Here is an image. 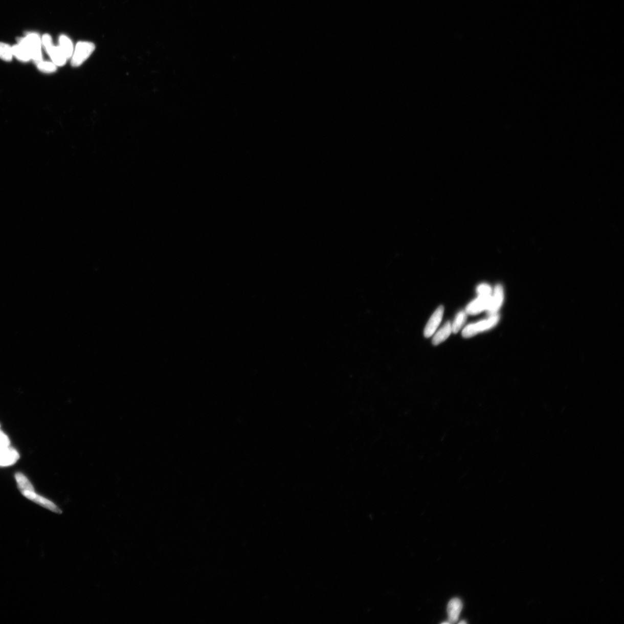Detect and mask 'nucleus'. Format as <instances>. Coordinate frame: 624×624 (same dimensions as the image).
<instances>
[{
    "label": "nucleus",
    "mask_w": 624,
    "mask_h": 624,
    "mask_svg": "<svg viewBox=\"0 0 624 624\" xmlns=\"http://www.w3.org/2000/svg\"><path fill=\"white\" fill-rule=\"evenodd\" d=\"M19 43L23 44L29 51L31 57L35 63L38 64L42 61V53L41 51L42 41L41 38L36 33H30L26 37L19 38Z\"/></svg>",
    "instance_id": "obj_1"
},
{
    "label": "nucleus",
    "mask_w": 624,
    "mask_h": 624,
    "mask_svg": "<svg viewBox=\"0 0 624 624\" xmlns=\"http://www.w3.org/2000/svg\"><path fill=\"white\" fill-rule=\"evenodd\" d=\"M59 47L66 59L72 57L74 51V46L72 41L68 37L64 35H61L59 38Z\"/></svg>",
    "instance_id": "obj_12"
},
{
    "label": "nucleus",
    "mask_w": 624,
    "mask_h": 624,
    "mask_svg": "<svg viewBox=\"0 0 624 624\" xmlns=\"http://www.w3.org/2000/svg\"><path fill=\"white\" fill-rule=\"evenodd\" d=\"M492 295L489 296H479L476 300L472 301L466 307L465 312L468 315H478L488 308L491 301Z\"/></svg>",
    "instance_id": "obj_5"
},
{
    "label": "nucleus",
    "mask_w": 624,
    "mask_h": 624,
    "mask_svg": "<svg viewBox=\"0 0 624 624\" xmlns=\"http://www.w3.org/2000/svg\"><path fill=\"white\" fill-rule=\"evenodd\" d=\"M452 332V324L450 322H448L435 333L432 339V343L435 346L439 345L440 343L447 340Z\"/></svg>",
    "instance_id": "obj_11"
},
{
    "label": "nucleus",
    "mask_w": 624,
    "mask_h": 624,
    "mask_svg": "<svg viewBox=\"0 0 624 624\" xmlns=\"http://www.w3.org/2000/svg\"><path fill=\"white\" fill-rule=\"evenodd\" d=\"M15 479L21 492L26 491L35 492L33 484L30 483L29 479L23 474L16 473Z\"/></svg>",
    "instance_id": "obj_14"
},
{
    "label": "nucleus",
    "mask_w": 624,
    "mask_h": 624,
    "mask_svg": "<svg viewBox=\"0 0 624 624\" xmlns=\"http://www.w3.org/2000/svg\"><path fill=\"white\" fill-rule=\"evenodd\" d=\"M38 69L44 73L51 74L55 73L57 70V65L53 62L42 61L37 64Z\"/></svg>",
    "instance_id": "obj_17"
},
{
    "label": "nucleus",
    "mask_w": 624,
    "mask_h": 624,
    "mask_svg": "<svg viewBox=\"0 0 624 624\" xmlns=\"http://www.w3.org/2000/svg\"><path fill=\"white\" fill-rule=\"evenodd\" d=\"M477 293L479 296H489L492 295L493 291L488 284L483 283L477 287Z\"/></svg>",
    "instance_id": "obj_18"
},
{
    "label": "nucleus",
    "mask_w": 624,
    "mask_h": 624,
    "mask_svg": "<svg viewBox=\"0 0 624 624\" xmlns=\"http://www.w3.org/2000/svg\"><path fill=\"white\" fill-rule=\"evenodd\" d=\"M42 44L46 51L50 55L53 63L57 66H62L65 64L66 57L62 53L59 47L53 46L52 37L49 34H44L42 38Z\"/></svg>",
    "instance_id": "obj_4"
},
{
    "label": "nucleus",
    "mask_w": 624,
    "mask_h": 624,
    "mask_svg": "<svg viewBox=\"0 0 624 624\" xmlns=\"http://www.w3.org/2000/svg\"><path fill=\"white\" fill-rule=\"evenodd\" d=\"M19 454L15 449L10 447L0 448V466L13 465L19 460Z\"/></svg>",
    "instance_id": "obj_9"
},
{
    "label": "nucleus",
    "mask_w": 624,
    "mask_h": 624,
    "mask_svg": "<svg viewBox=\"0 0 624 624\" xmlns=\"http://www.w3.org/2000/svg\"><path fill=\"white\" fill-rule=\"evenodd\" d=\"M467 314L465 311H460L458 312L455 319L452 324V332L457 333L460 331V329L465 324Z\"/></svg>",
    "instance_id": "obj_15"
},
{
    "label": "nucleus",
    "mask_w": 624,
    "mask_h": 624,
    "mask_svg": "<svg viewBox=\"0 0 624 624\" xmlns=\"http://www.w3.org/2000/svg\"><path fill=\"white\" fill-rule=\"evenodd\" d=\"M13 56L23 62H28L31 59L30 53L23 44L18 43L12 47Z\"/></svg>",
    "instance_id": "obj_13"
},
{
    "label": "nucleus",
    "mask_w": 624,
    "mask_h": 624,
    "mask_svg": "<svg viewBox=\"0 0 624 624\" xmlns=\"http://www.w3.org/2000/svg\"><path fill=\"white\" fill-rule=\"evenodd\" d=\"M499 320L498 314L490 316L489 318L486 320L467 325L463 329L462 335L465 338L474 337L480 332L487 331L496 326Z\"/></svg>",
    "instance_id": "obj_2"
},
{
    "label": "nucleus",
    "mask_w": 624,
    "mask_h": 624,
    "mask_svg": "<svg viewBox=\"0 0 624 624\" xmlns=\"http://www.w3.org/2000/svg\"><path fill=\"white\" fill-rule=\"evenodd\" d=\"M459 623H460V624H461V623H462V624H465V623H466V622H465V621H461L460 622H459Z\"/></svg>",
    "instance_id": "obj_20"
},
{
    "label": "nucleus",
    "mask_w": 624,
    "mask_h": 624,
    "mask_svg": "<svg viewBox=\"0 0 624 624\" xmlns=\"http://www.w3.org/2000/svg\"><path fill=\"white\" fill-rule=\"evenodd\" d=\"M23 496L29 499L30 501L37 503L38 505H41L42 507H46V509L50 510L52 511L57 512V514H61V511L54 503L52 502L49 499L44 498L39 495L35 493V492L26 491L21 492Z\"/></svg>",
    "instance_id": "obj_8"
},
{
    "label": "nucleus",
    "mask_w": 624,
    "mask_h": 624,
    "mask_svg": "<svg viewBox=\"0 0 624 624\" xmlns=\"http://www.w3.org/2000/svg\"><path fill=\"white\" fill-rule=\"evenodd\" d=\"M503 300H504V293H503V287L501 284H498L493 292L489 306L487 310L489 316L498 314V310L502 305Z\"/></svg>",
    "instance_id": "obj_6"
},
{
    "label": "nucleus",
    "mask_w": 624,
    "mask_h": 624,
    "mask_svg": "<svg viewBox=\"0 0 624 624\" xmlns=\"http://www.w3.org/2000/svg\"><path fill=\"white\" fill-rule=\"evenodd\" d=\"M10 440L8 437L0 430V448L10 447Z\"/></svg>",
    "instance_id": "obj_19"
},
{
    "label": "nucleus",
    "mask_w": 624,
    "mask_h": 624,
    "mask_svg": "<svg viewBox=\"0 0 624 624\" xmlns=\"http://www.w3.org/2000/svg\"><path fill=\"white\" fill-rule=\"evenodd\" d=\"M12 48L9 44L0 42V59L6 61H10L13 57Z\"/></svg>",
    "instance_id": "obj_16"
},
{
    "label": "nucleus",
    "mask_w": 624,
    "mask_h": 624,
    "mask_svg": "<svg viewBox=\"0 0 624 624\" xmlns=\"http://www.w3.org/2000/svg\"><path fill=\"white\" fill-rule=\"evenodd\" d=\"M462 608V604L460 599L453 598L449 601L448 606V614L450 623H454L457 621Z\"/></svg>",
    "instance_id": "obj_10"
},
{
    "label": "nucleus",
    "mask_w": 624,
    "mask_h": 624,
    "mask_svg": "<svg viewBox=\"0 0 624 624\" xmlns=\"http://www.w3.org/2000/svg\"><path fill=\"white\" fill-rule=\"evenodd\" d=\"M95 48V44L92 42H78L73 53L71 64L74 68L81 65L91 56Z\"/></svg>",
    "instance_id": "obj_3"
},
{
    "label": "nucleus",
    "mask_w": 624,
    "mask_h": 624,
    "mask_svg": "<svg viewBox=\"0 0 624 624\" xmlns=\"http://www.w3.org/2000/svg\"><path fill=\"white\" fill-rule=\"evenodd\" d=\"M444 307L441 305L438 307L432 314L425 329L424 334L426 338H430L438 328L443 316Z\"/></svg>",
    "instance_id": "obj_7"
}]
</instances>
